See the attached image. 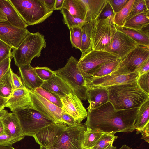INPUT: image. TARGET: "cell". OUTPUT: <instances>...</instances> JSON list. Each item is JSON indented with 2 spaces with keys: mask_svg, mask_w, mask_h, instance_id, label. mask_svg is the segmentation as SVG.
<instances>
[{
  "mask_svg": "<svg viewBox=\"0 0 149 149\" xmlns=\"http://www.w3.org/2000/svg\"><path fill=\"white\" fill-rule=\"evenodd\" d=\"M138 108L117 110L108 102L87 111L84 125L87 129L114 134L119 132H131L134 125Z\"/></svg>",
  "mask_w": 149,
  "mask_h": 149,
  "instance_id": "obj_1",
  "label": "cell"
},
{
  "mask_svg": "<svg viewBox=\"0 0 149 149\" xmlns=\"http://www.w3.org/2000/svg\"><path fill=\"white\" fill-rule=\"evenodd\" d=\"M106 88L109 92V101L117 110L139 108L149 99V95L140 88L137 80Z\"/></svg>",
  "mask_w": 149,
  "mask_h": 149,
  "instance_id": "obj_2",
  "label": "cell"
},
{
  "mask_svg": "<svg viewBox=\"0 0 149 149\" xmlns=\"http://www.w3.org/2000/svg\"><path fill=\"white\" fill-rule=\"evenodd\" d=\"M44 36L37 32H29L17 48H12V55L15 64L18 67L30 65L33 59L41 55V52L46 47Z\"/></svg>",
  "mask_w": 149,
  "mask_h": 149,
  "instance_id": "obj_3",
  "label": "cell"
},
{
  "mask_svg": "<svg viewBox=\"0 0 149 149\" xmlns=\"http://www.w3.org/2000/svg\"><path fill=\"white\" fill-rule=\"evenodd\" d=\"M53 72L67 84L80 99L87 100L85 80L78 66V61L74 57L71 56L63 67Z\"/></svg>",
  "mask_w": 149,
  "mask_h": 149,
  "instance_id": "obj_4",
  "label": "cell"
},
{
  "mask_svg": "<svg viewBox=\"0 0 149 149\" xmlns=\"http://www.w3.org/2000/svg\"><path fill=\"white\" fill-rule=\"evenodd\" d=\"M19 15L28 26L41 23L50 16L42 0H10Z\"/></svg>",
  "mask_w": 149,
  "mask_h": 149,
  "instance_id": "obj_5",
  "label": "cell"
},
{
  "mask_svg": "<svg viewBox=\"0 0 149 149\" xmlns=\"http://www.w3.org/2000/svg\"><path fill=\"white\" fill-rule=\"evenodd\" d=\"M139 76L138 72L129 71L120 63L112 72L106 75L85 81L87 88L108 87L137 80Z\"/></svg>",
  "mask_w": 149,
  "mask_h": 149,
  "instance_id": "obj_6",
  "label": "cell"
},
{
  "mask_svg": "<svg viewBox=\"0 0 149 149\" xmlns=\"http://www.w3.org/2000/svg\"><path fill=\"white\" fill-rule=\"evenodd\" d=\"M19 121L23 135L33 137L45 127L54 123L33 108L15 112Z\"/></svg>",
  "mask_w": 149,
  "mask_h": 149,
  "instance_id": "obj_7",
  "label": "cell"
},
{
  "mask_svg": "<svg viewBox=\"0 0 149 149\" xmlns=\"http://www.w3.org/2000/svg\"><path fill=\"white\" fill-rule=\"evenodd\" d=\"M113 16L99 19L92 27L91 50H104L111 42L116 31Z\"/></svg>",
  "mask_w": 149,
  "mask_h": 149,
  "instance_id": "obj_8",
  "label": "cell"
},
{
  "mask_svg": "<svg viewBox=\"0 0 149 149\" xmlns=\"http://www.w3.org/2000/svg\"><path fill=\"white\" fill-rule=\"evenodd\" d=\"M86 127L81 124L67 126L61 135L47 149H82Z\"/></svg>",
  "mask_w": 149,
  "mask_h": 149,
  "instance_id": "obj_9",
  "label": "cell"
},
{
  "mask_svg": "<svg viewBox=\"0 0 149 149\" xmlns=\"http://www.w3.org/2000/svg\"><path fill=\"white\" fill-rule=\"evenodd\" d=\"M119 59L115 55L105 51L91 50L81 55L78 64L85 79L99 66Z\"/></svg>",
  "mask_w": 149,
  "mask_h": 149,
  "instance_id": "obj_10",
  "label": "cell"
},
{
  "mask_svg": "<svg viewBox=\"0 0 149 149\" xmlns=\"http://www.w3.org/2000/svg\"><path fill=\"white\" fill-rule=\"evenodd\" d=\"M33 108L54 123L65 125L61 120L62 108L49 102L34 91H30Z\"/></svg>",
  "mask_w": 149,
  "mask_h": 149,
  "instance_id": "obj_11",
  "label": "cell"
},
{
  "mask_svg": "<svg viewBox=\"0 0 149 149\" xmlns=\"http://www.w3.org/2000/svg\"><path fill=\"white\" fill-rule=\"evenodd\" d=\"M138 45L126 34L117 30L111 42L104 51L113 54L121 60Z\"/></svg>",
  "mask_w": 149,
  "mask_h": 149,
  "instance_id": "obj_12",
  "label": "cell"
},
{
  "mask_svg": "<svg viewBox=\"0 0 149 149\" xmlns=\"http://www.w3.org/2000/svg\"><path fill=\"white\" fill-rule=\"evenodd\" d=\"M29 32L18 28L7 20H0V40L11 47L17 48Z\"/></svg>",
  "mask_w": 149,
  "mask_h": 149,
  "instance_id": "obj_13",
  "label": "cell"
},
{
  "mask_svg": "<svg viewBox=\"0 0 149 149\" xmlns=\"http://www.w3.org/2000/svg\"><path fill=\"white\" fill-rule=\"evenodd\" d=\"M62 111L72 116L77 123H80L87 116V111L81 100L73 92L61 99Z\"/></svg>",
  "mask_w": 149,
  "mask_h": 149,
  "instance_id": "obj_14",
  "label": "cell"
},
{
  "mask_svg": "<svg viewBox=\"0 0 149 149\" xmlns=\"http://www.w3.org/2000/svg\"><path fill=\"white\" fill-rule=\"evenodd\" d=\"M67 126L53 123L38 132L33 137L40 146L47 148L61 135Z\"/></svg>",
  "mask_w": 149,
  "mask_h": 149,
  "instance_id": "obj_15",
  "label": "cell"
},
{
  "mask_svg": "<svg viewBox=\"0 0 149 149\" xmlns=\"http://www.w3.org/2000/svg\"><path fill=\"white\" fill-rule=\"evenodd\" d=\"M149 58V47L138 45L120 63L129 71L138 72L141 64Z\"/></svg>",
  "mask_w": 149,
  "mask_h": 149,
  "instance_id": "obj_16",
  "label": "cell"
},
{
  "mask_svg": "<svg viewBox=\"0 0 149 149\" xmlns=\"http://www.w3.org/2000/svg\"><path fill=\"white\" fill-rule=\"evenodd\" d=\"M5 107L9 108L13 112L33 108L30 91L25 87L14 90L8 99Z\"/></svg>",
  "mask_w": 149,
  "mask_h": 149,
  "instance_id": "obj_17",
  "label": "cell"
},
{
  "mask_svg": "<svg viewBox=\"0 0 149 149\" xmlns=\"http://www.w3.org/2000/svg\"><path fill=\"white\" fill-rule=\"evenodd\" d=\"M24 86L29 91L41 86L44 81L38 76L34 68L31 65L18 67Z\"/></svg>",
  "mask_w": 149,
  "mask_h": 149,
  "instance_id": "obj_18",
  "label": "cell"
},
{
  "mask_svg": "<svg viewBox=\"0 0 149 149\" xmlns=\"http://www.w3.org/2000/svg\"><path fill=\"white\" fill-rule=\"evenodd\" d=\"M41 87L54 93L60 99L72 92L67 84L54 73L51 78L44 81Z\"/></svg>",
  "mask_w": 149,
  "mask_h": 149,
  "instance_id": "obj_19",
  "label": "cell"
},
{
  "mask_svg": "<svg viewBox=\"0 0 149 149\" xmlns=\"http://www.w3.org/2000/svg\"><path fill=\"white\" fill-rule=\"evenodd\" d=\"M85 4L86 13L85 20L93 26L99 19L100 15L108 0H81Z\"/></svg>",
  "mask_w": 149,
  "mask_h": 149,
  "instance_id": "obj_20",
  "label": "cell"
},
{
  "mask_svg": "<svg viewBox=\"0 0 149 149\" xmlns=\"http://www.w3.org/2000/svg\"><path fill=\"white\" fill-rule=\"evenodd\" d=\"M0 10L5 15L7 21L12 25L21 29L28 25L20 17L10 0H0Z\"/></svg>",
  "mask_w": 149,
  "mask_h": 149,
  "instance_id": "obj_21",
  "label": "cell"
},
{
  "mask_svg": "<svg viewBox=\"0 0 149 149\" xmlns=\"http://www.w3.org/2000/svg\"><path fill=\"white\" fill-rule=\"evenodd\" d=\"M86 94L89 103L88 111L109 101V92L106 88H88Z\"/></svg>",
  "mask_w": 149,
  "mask_h": 149,
  "instance_id": "obj_22",
  "label": "cell"
},
{
  "mask_svg": "<svg viewBox=\"0 0 149 149\" xmlns=\"http://www.w3.org/2000/svg\"><path fill=\"white\" fill-rule=\"evenodd\" d=\"M3 132L7 135L14 137L24 136L19 120L15 113H6L1 120Z\"/></svg>",
  "mask_w": 149,
  "mask_h": 149,
  "instance_id": "obj_23",
  "label": "cell"
},
{
  "mask_svg": "<svg viewBox=\"0 0 149 149\" xmlns=\"http://www.w3.org/2000/svg\"><path fill=\"white\" fill-rule=\"evenodd\" d=\"M63 8L74 17L85 20L86 10L81 0H64Z\"/></svg>",
  "mask_w": 149,
  "mask_h": 149,
  "instance_id": "obj_24",
  "label": "cell"
},
{
  "mask_svg": "<svg viewBox=\"0 0 149 149\" xmlns=\"http://www.w3.org/2000/svg\"><path fill=\"white\" fill-rule=\"evenodd\" d=\"M116 29L126 34L138 45L149 47V36L141 30H136L116 25Z\"/></svg>",
  "mask_w": 149,
  "mask_h": 149,
  "instance_id": "obj_25",
  "label": "cell"
},
{
  "mask_svg": "<svg viewBox=\"0 0 149 149\" xmlns=\"http://www.w3.org/2000/svg\"><path fill=\"white\" fill-rule=\"evenodd\" d=\"M149 99L144 102L138 108L134 125L137 134L149 123Z\"/></svg>",
  "mask_w": 149,
  "mask_h": 149,
  "instance_id": "obj_26",
  "label": "cell"
},
{
  "mask_svg": "<svg viewBox=\"0 0 149 149\" xmlns=\"http://www.w3.org/2000/svg\"><path fill=\"white\" fill-rule=\"evenodd\" d=\"M149 25V10H146L127 20L123 26L140 30Z\"/></svg>",
  "mask_w": 149,
  "mask_h": 149,
  "instance_id": "obj_27",
  "label": "cell"
},
{
  "mask_svg": "<svg viewBox=\"0 0 149 149\" xmlns=\"http://www.w3.org/2000/svg\"><path fill=\"white\" fill-rule=\"evenodd\" d=\"M120 59L101 65L95 69L91 74L85 79H88L101 77L107 75L113 71L118 66Z\"/></svg>",
  "mask_w": 149,
  "mask_h": 149,
  "instance_id": "obj_28",
  "label": "cell"
},
{
  "mask_svg": "<svg viewBox=\"0 0 149 149\" xmlns=\"http://www.w3.org/2000/svg\"><path fill=\"white\" fill-rule=\"evenodd\" d=\"M92 26L86 23L82 27L81 44L80 51L83 55L91 50V32Z\"/></svg>",
  "mask_w": 149,
  "mask_h": 149,
  "instance_id": "obj_29",
  "label": "cell"
},
{
  "mask_svg": "<svg viewBox=\"0 0 149 149\" xmlns=\"http://www.w3.org/2000/svg\"><path fill=\"white\" fill-rule=\"evenodd\" d=\"M11 67L6 74L0 79V95L8 98L13 90L11 78Z\"/></svg>",
  "mask_w": 149,
  "mask_h": 149,
  "instance_id": "obj_30",
  "label": "cell"
},
{
  "mask_svg": "<svg viewBox=\"0 0 149 149\" xmlns=\"http://www.w3.org/2000/svg\"><path fill=\"white\" fill-rule=\"evenodd\" d=\"M134 1L129 0L122 9L115 14L113 21L115 25L119 26H123L130 13Z\"/></svg>",
  "mask_w": 149,
  "mask_h": 149,
  "instance_id": "obj_31",
  "label": "cell"
},
{
  "mask_svg": "<svg viewBox=\"0 0 149 149\" xmlns=\"http://www.w3.org/2000/svg\"><path fill=\"white\" fill-rule=\"evenodd\" d=\"M103 134L96 130L87 129L84 133L83 148H91Z\"/></svg>",
  "mask_w": 149,
  "mask_h": 149,
  "instance_id": "obj_32",
  "label": "cell"
},
{
  "mask_svg": "<svg viewBox=\"0 0 149 149\" xmlns=\"http://www.w3.org/2000/svg\"><path fill=\"white\" fill-rule=\"evenodd\" d=\"M60 10L63 16L64 23L67 25L69 29L74 26L82 28L87 23L85 20L74 17L68 11L64 8H63Z\"/></svg>",
  "mask_w": 149,
  "mask_h": 149,
  "instance_id": "obj_33",
  "label": "cell"
},
{
  "mask_svg": "<svg viewBox=\"0 0 149 149\" xmlns=\"http://www.w3.org/2000/svg\"><path fill=\"white\" fill-rule=\"evenodd\" d=\"M69 29L72 47H74L80 50L81 44L82 28L74 26Z\"/></svg>",
  "mask_w": 149,
  "mask_h": 149,
  "instance_id": "obj_34",
  "label": "cell"
},
{
  "mask_svg": "<svg viewBox=\"0 0 149 149\" xmlns=\"http://www.w3.org/2000/svg\"><path fill=\"white\" fill-rule=\"evenodd\" d=\"M118 137L113 134L104 133L95 145L91 149H107L112 145Z\"/></svg>",
  "mask_w": 149,
  "mask_h": 149,
  "instance_id": "obj_35",
  "label": "cell"
},
{
  "mask_svg": "<svg viewBox=\"0 0 149 149\" xmlns=\"http://www.w3.org/2000/svg\"><path fill=\"white\" fill-rule=\"evenodd\" d=\"M34 91L50 102L60 108H62V105L60 98L54 93L43 89L41 87L37 88Z\"/></svg>",
  "mask_w": 149,
  "mask_h": 149,
  "instance_id": "obj_36",
  "label": "cell"
},
{
  "mask_svg": "<svg viewBox=\"0 0 149 149\" xmlns=\"http://www.w3.org/2000/svg\"><path fill=\"white\" fill-rule=\"evenodd\" d=\"M149 10L146 6L145 0H135L132 10L127 19L141 13Z\"/></svg>",
  "mask_w": 149,
  "mask_h": 149,
  "instance_id": "obj_37",
  "label": "cell"
},
{
  "mask_svg": "<svg viewBox=\"0 0 149 149\" xmlns=\"http://www.w3.org/2000/svg\"><path fill=\"white\" fill-rule=\"evenodd\" d=\"M24 137H14L7 135L3 132L0 134V146H11L15 143L22 140Z\"/></svg>",
  "mask_w": 149,
  "mask_h": 149,
  "instance_id": "obj_38",
  "label": "cell"
},
{
  "mask_svg": "<svg viewBox=\"0 0 149 149\" xmlns=\"http://www.w3.org/2000/svg\"><path fill=\"white\" fill-rule=\"evenodd\" d=\"M34 68L38 76L44 81L51 78L54 73L53 71L48 67H36Z\"/></svg>",
  "mask_w": 149,
  "mask_h": 149,
  "instance_id": "obj_39",
  "label": "cell"
},
{
  "mask_svg": "<svg viewBox=\"0 0 149 149\" xmlns=\"http://www.w3.org/2000/svg\"><path fill=\"white\" fill-rule=\"evenodd\" d=\"M137 82L140 88L149 95V72L139 75Z\"/></svg>",
  "mask_w": 149,
  "mask_h": 149,
  "instance_id": "obj_40",
  "label": "cell"
},
{
  "mask_svg": "<svg viewBox=\"0 0 149 149\" xmlns=\"http://www.w3.org/2000/svg\"><path fill=\"white\" fill-rule=\"evenodd\" d=\"M12 47L0 40V63L12 54Z\"/></svg>",
  "mask_w": 149,
  "mask_h": 149,
  "instance_id": "obj_41",
  "label": "cell"
},
{
  "mask_svg": "<svg viewBox=\"0 0 149 149\" xmlns=\"http://www.w3.org/2000/svg\"><path fill=\"white\" fill-rule=\"evenodd\" d=\"M129 0H108L115 14L120 11Z\"/></svg>",
  "mask_w": 149,
  "mask_h": 149,
  "instance_id": "obj_42",
  "label": "cell"
},
{
  "mask_svg": "<svg viewBox=\"0 0 149 149\" xmlns=\"http://www.w3.org/2000/svg\"><path fill=\"white\" fill-rule=\"evenodd\" d=\"M12 58L11 54L0 63V79L10 68L11 62Z\"/></svg>",
  "mask_w": 149,
  "mask_h": 149,
  "instance_id": "obj_43",
  "label": "cell"
},
{
  "mask_svg": "<svg viewBox=\"0 0 149 149\" xmlns=\"http://www.w3.org/2000/svg\"><path fill=\"white\" fill-rule=\"evenodd\" d=\"M61 120L65 125L68 126H72L77 124L74 119L70 115L62 111L61 114Z\"/></svg>",
  "mask_w": 149,
  "mask_h": 149,
  "instance_id": "obj_44",
  "label": "cell"
},
{
  "mask_svg": "<svg viewBox=\"0 0 149 149\" xmlns=\"http://www.w3.org/2000/svg\"><path fill=\"white\" fill-rule=\"evenodd\" d=\"M11 73L13 90L24 87L20 77L17 74L14 73L12 70Z\"/></svg>",
  "mask_w": 149,
  "mask_h": 149,
  "instance_id": "obj_45",
  "label": "cell"
},
{
  "mask_svg": "<svg viewBox=\"0 0 149 149\" xmlns=\"http://www.w3.org/2000/svg\"><path fill=\"white\" fill-rule=\"evenodd\" d=\"M115 13L110 3L108 1L101 13L99 19H104L111 16H114Z\"/></svg>",
  "mask_w": 149,
  "mask_h": 149,
  "instance_id": "obj_46",
  "label": "cell"
},
{
  "mask_svg": "<svg viewBox=\"0 0 149 149\" xmlns=\"http://www.w3.org/2000/svg\"><path fill=\"white\" fill-rule=\"evenodd\" d=\"M149 72V58L144 62L140 66L138 72L139 75Z\"/></svg>",
  "mask_w": 149,
  "mask_h": 149,
  "instance_id": "obj_47",
  "label": "cell"
},
{
  "mask_svg": "<svg viewBox=\"0 0 149 149\" xmlns=\"http://www.w3.org/2000/svg\"><path fill=\"white\" fill-rule=\"evenodd\" d=\"M149 123H148L141 131L142 136L141 139L148 143L149 142Z\"/></svg>",
  "mask_w": 149,
  "mask_h": 149,
  "instance_id": "obj_48",
  "label": "cell"
},
{
  "mask_svg": "<svg viewBox=\"0 0 149 149\" xmlns=\"http://www.w3.org/2000/svg\"><path fill=\"white\" fill-rule=\"evenodd\" d=\"M46 8L50 11L53 12L54 10L55 0H42Z\"/></svg>",
  "mask_w": 149,
  "mask_h": 149,
  "instance_id": "obj_49",
  "label": "cell"
},
{
  "mask_svg": "<svg viewBox=\"0 0 149 149\" xmlns=\"http://www.w3.org/2000/svg\"><path fill=\"white\" fill-rule=\"evenodd\" d=\"M64 0H55L54 10H60L63 7Z\"/></svg>",
  "mask_w": 149,
  "mask_h": 149,
  "instance_id": "obj_50",
  "label": "cell"
},
{
  "mask_svg": "<svg viewBox=\"0 0 149 149\" xmlns=\"http://www.w3.org/2000/svg\"><path fill=\"white\" fill-rule=\"evenodd\" d=\"M8 98L4 97L0 95V111L4 109L5 103Z\"/></svg>",
  "mask_w": 149,
  "mask_h": 149,
  "instance_id": "obj_51",
  "label": "cell"
},
{
  "mask_svg": "<svg viewBox=\"0 0 149 149\" xmlns=\"http://www.w3.org/2000/svg\"><path fill=\"white\" fill-rule=\"evenodd\" d=\"M0 20H7L5 15L0 10Z\"/></svg>",
  "mask_w": 149,
  "mask_h": 149,
  "instance_id": "obj_52",
  "label": "cell"
},
{
  "mask_svg": "<svg viewBox=\"0 0 149 149\" xmlns=\"http://www.w3.org/2000/svg\"><path fill=\"white\" fill-rule=\"evenodd\" d=\"M8 111L4 109L0 111V120L2 119L4 115Z\"/></svg>",
  "mask_w": 149,
  "mask_h": 149,
  "instance_id": "obj_53",
  "label": "cell"
},
{
  "mask_svg": "<svg viewBox=\"0 0 149 149\" xmlns=\"http://www.w3.org/2000/svg\"><path fill=\"white\" fill-rule=\"evenodd\" d=\"M0 149H15L11 146H0Z\"/></svg>",
  "mask_w": 149,
  "mask_h": 149,
  "instance_id": "obj_54",
  "label": "cell"
},
{
  "mask_svg": "<svg viewBox=\"0 0 149 149\" xmlns=\"http://www.w3.org/2000/svg\"><path fill=\"white\" fill-rule=\"evenodd\" d=\"M4 128L1 120H0V134L3 132Z\"/></svg>",
  "mask_w": 149,
  "mask_h": 149,
  "instance_id": "obj_55",
  "label": "cell"
},
{
  "mask_svg": "<svg viewBox=\"0 0 149 149\" xmlns=\"http://www.w3.org/2000/svg\"><path fill=\"white\" fill-rule=\"evenodd\" d=\"M119 149H132L125 144L123 145L122 147Z\"/></svg>",
  "mask_w": 149,
  "mask_h": 149,
  "instance_id": "obj_56",
  "label": "cell"
},
{
  "mask_svg": "<svg viewBox=\"0 0 149 149\" xmlns=\"http://www.w3.org/2000/svg\"><path fill=\"white\" fill-rule=\"evenodd\" d=\"M145 3L148 10H149V0H145Z\"/></svg>",
  "mask_w": 149,
  "mask_h": 149,
  "instance_id": "obj_57",
  "label": "cell"
},
{
  "mask_svg": "<svg viewBox=\"0 0 149 149\" xmlns=\"http://www.w3.org/2000/svg\"><path fill=\"white\" fill-rule=\"evenodd\" d=\"M107 149H116V147L112 145Z\"/></svg>",
  "mask_w": 149,
  "mask_h": 149,
  "instance_id": "obj_58",
  "label": "cell"
},
{
  "mask_svg": "<svg viewBox=\"0 0 149 149\" xmlns=\"http://www.w3.org/2000/svg\"><path fill=\"white\" fill-rule=\"evenodd\" d=\"M40 149H47L46 148L42 146H40Z\"/></svg>",
  "mask_w": 149,
  "mask_h": 149,
  "instance_id": "obj_59",
  "label": "cell"
},
{
  "mask_svg": "<svg viewBox=\"0 0 149 149\" xmlns=\"http://www.w3.org/2000/svg\"><path fill=\"white\" fill-rule=\"evenodd\" d=\"M82 149H91V148H83Z\"/></svg>",
  "mask_w": 149,
  "mask_h": 149,
  "instance_id": "obj_60",
  "label": "cell"
}]
</instances>
